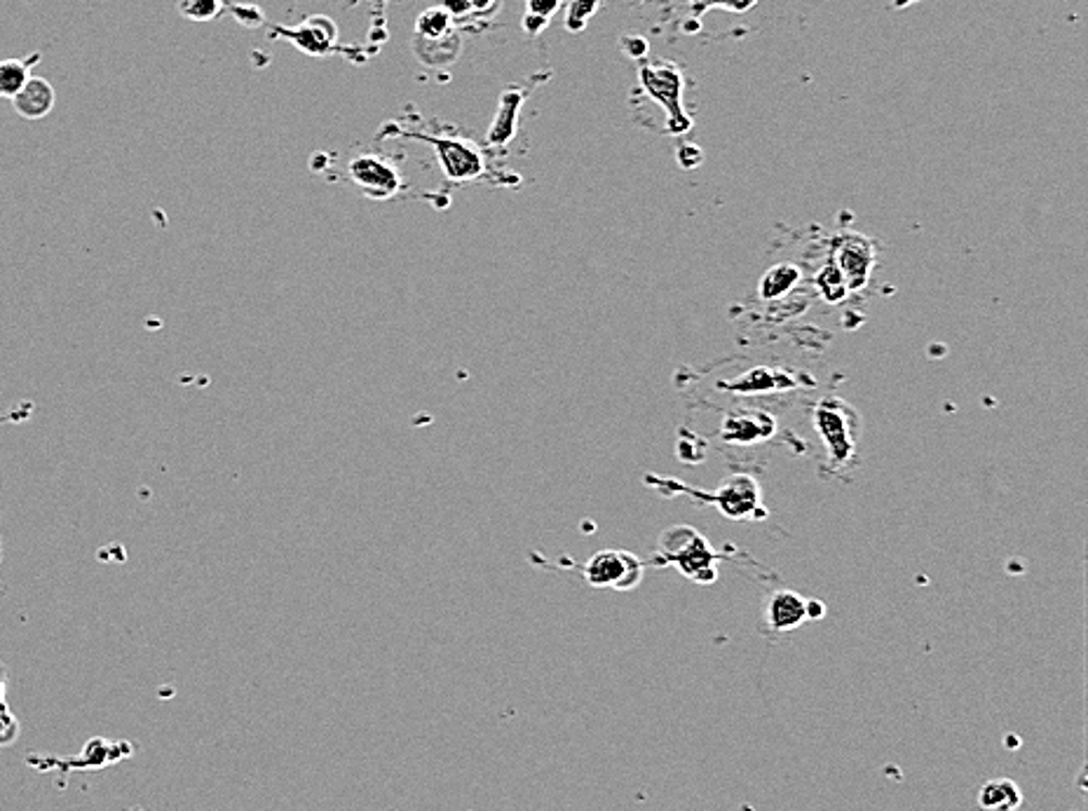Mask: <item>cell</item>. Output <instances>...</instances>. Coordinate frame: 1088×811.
I'll return each instance as SVG.
<instances>
[{
	"label": "cell",
	"instance_id": "obj_1",
	"mask_svg": "<svg viewBox=\"0 0 1088 811\" xmlns=\"http://www.w3.org/2000/svg\"><path fill=\"white\" fill-rule=\"evenodd\" d=\"M659 553L669 563L678 565L688 579L712 584L718 577L716 551L708 547L702 533L690 525H673L659 539Z\"/></svg>",
	"mask_w": 1088,
	"mask_h": 811
},
{
	"label": "cell",
	"instance_id": "obj_2",
	"mask_svg": "<svg viewBox=\"0 0 1088 811\" xmlns=\"http://www.w3.org/2000/svg\"><path fill=\"white\" fill-rule=\"evenodd\" d=\"M639 80L643 92L667 113V132H690L692 117L683 109V75L678 66L671 62H643L639 66Z\"/></svg>",
	"mask_w": 1088,
	"mask_h": 811
},
{
	"label": "cell",
	"instance_id": "obj_3",
	"mask_svg": "<svg viewBox=\"0 0 1088 811\" xmlns=\"http://www.w3.org/2000/svg\"><path fill=\"white\" fill-rule=\"evenodd\" d=\"M411 137L432 146L446 182L460 186V184H472L477 178L486 176V160H483V153L472 141L453 137H428V134L420 132L411 134Z\"/></svg>",
	"mask_w": 1088,
	"mask_h": 811
},
{
	"label": "cell",
	"instance_id": "obj_4",
	"mask_svg": "<svg viewBox=\"0 0 1088 811\" xmlns=\"http://www.w3.org/2000/svg\"><path fill=\"white\" fill-rule=\"evenodd\" d=\"M582 577L592 584L594 589H615V591H631L636 589L643 579V563L629 551L606 549L594 553L582 565Z\"/></svg>",
	"mask_w": 1088,
	"mask_h": 811
},
{
	"label": "cell",
	"instance_id": "obj_5",
	"mask_svg": "<svg viewBox=\"0 0 1088 811\" xmlns=\"http://www.w3.org/2000/svg\"><path fill=\"white\" fill-rule=\"evenodd\" d=\"M355 186L371 200H392L401 190V174L387 158L378 153L357 155L347 164Z\"/></svg>",
	"mask_w": 1088,
	"mask_h": 811
},
{
	"label": "cell",
	"instance_id": "obj_6",
	"mask_svg": "<svg viewBox=\"0 0 1088 811\" xmlns=\"http://www.w3.org/2000/svg\"><path fill=\"white\" fill-rule=\"evenodd\" d=\"M816 429H819L824 444L828 446L830 460L844 462L854 453V434L848 420V403H828L824 401L816 409Z\"/></svg>",
	"mask_w": 1088,
	"mask_h": 811
},
{
	"label": "cell",
	"instance_id": "obj_7",
	"mask_svg": "<svg viewBox=\"0 0 1088 811\" xmlns=\"http://www.w3.org/2000/svg\"><path fill=\"white\" fill-rule=\"evenodd\" d=\"M807 620V600L798 591H775L765 603V624L777 634H789Z\"/></svg>",
	"mask_w": 1088,
	"mask_h": 811
},
{
	"label": "cell",
	"instance_id": "obj_8",
	"mask_svg": "<svg viewBox=\"0 0 1088 811\" xmlns=\"http://www.w3.org/2000/svg\"><path fill=\"white\" fill-rule=\"evenodd\" d=\"M836 259H838L836 267L840 270L844 284H848V287H852V289L864 287L870 277L873 253L868 251L861 235H848V239L842 242Z\"/></svg>",
	"mask_w": 1088,
	"mask_h": 811
},
{
	"label": "cell",
	"instance_id": "obj_9",
	"mask_svg": "<svg viewBox=\"0 0 1088 811\" xmlns=\"http://www.w3.org/2000/svg\"><path fill=\"white\" fill-rule=\"evenodd\" d=\"M57 92L50 80L32 75L22 92L12 99V107L24 120H42L54 111Z\"/></svg>",
	"mask_w": 1088,
	"mask_h": 811
},
{
	"label": "cell",
	"instance_id": "obj_10",
	"mask_svg": "<svg viewBox=\"0 0 1088 811\" xmlns=\"http://www.w3.org/2000/svg\"><path fill=\"white\" fill-rule=\"evenodd\" d=\"M338 28L329 17H310L304 26L296 28V32H286L296 45L304 48L308 54H326L336 42Z\"/></svg>",
	"mask_w": 1088,
	"mask_h": 811
},
{
	"label": "cell",
	"instance_id": "obj_11",
	"mask_svg": "<svg viewBox=\"0 0 1088 811\" xmlns=\"http://www.w3.org/2000/svg\"><path fill=\"white\" fill-rule=\"evenodd\" d=\"M978 804L986 811H1018L1023 804V790L1011 778H990L978 790Z\"/></svg>",
	"mask_w": 1088,
	"mask_h": 811
},
{
	"label": "cell",
	"instance_id": "obj_12",
	"mask_svg": "<svg viewBox=\"0 0 1088 811\" xmlns=\"http://www.w3.org/2000/svg\"><path fill=\"white\" fill-rule=\"evenodd\" d=\"M521 95L519 92H507L503 97L500 111H497L493 127L489 132V144L491 146H507L514 134H517V123H519V111H521Z\"/></svg>",
	"mask_w": 1088,
	"mask_h": 811
},
{
	"label": "cell",
	"instance_id": "obj_13",
	"mask_svg": "<svg viewBox=\"0 0 1088 811\" xmlns=\"http://www.w3.org/2000/svg\"><path fill=\"white\" fill-rule=\"evenodd\" d=\"M28 68L32 66L22 62V59H3L0 62V97L10 101L17 97L28 78H32Z\"/></svg>",
	"mask_w": 1088,
	"mask_h": 811
},
{
	"label": "cell",
	"instance_id": "obj_14",
	"mask_svg": "<svg viewBox=\"0 0 1088 811\" xmlns=\"http://www.w3.org/2000/svg\"><path fill=\"white\" fill-rule=\"evenodd\" d=\"M800 279V270L793 267V265H777L769 270V273L763 277L761 282V296L767 300V298H779L783 294H789L795 284Z\"/></svg>",
	"mask_w": 1088,
	"mask_h": 811
},
{
	"label": "cell",
	"instance_id": "obj_15",
	"mask_svg": "<svg viewBox=\"0 0 1088 811\" xmlns=\"http://www.w3.org/2000/svg\"><path fill=\"white\" fill-rule=\"evenodd\" d=\"M418 38H425L430 42H436L442 38H448L450 34V12L446 8H430L420 14V20L416 24Z\"/></svg>",
	"mask_w": 1088,
	"mask_h": 811
},
{
	"label": "cell",
	"instance_id": "obj_16",
	"mask_svg": "<svg viewBox=\"0 0 1088 811\" xmlns=\"http://www.w3.org/2000/svg\"><path fill=\"white\" fill-rule=\"evenodd\" d=\"M225 8V0H178V12L190 22L217 20Z\"/></svg>",
	"mask_w": 1088,
	"mask_h": 811
},
{
	"label": "cell",
	"instance_id": "obj_17",
	"mask_svg": "<svg viewBox=\"0 0 1088 811\" xmlns=\"http://www.w3.org/2000/svg\"><path fill=\"white\" fill-rule=\"evenodd\" d=\"M598 5H601V0H570L568 17H566V24H568L570 32H582L586 22L594 17Z\"/></svg>",
	"mask_w": 1088,
	"mask_h": 811
},
{
	"label": "cell",
	"instance_id": "obj_18",
	"mask_svg": "<svg viewBox=\"0 0 1088 811\" xmlns=\"http://www.w3.org/2000/svg\"><path fill=\"white\" fill-rule=\"evenodd\" d=\"M688 3H690L692 14H704L712 8H722V10H730L737 14H744L751 8L758 5V0H688Z\"/></svg>",
	"mask_w": 1088,
	"mask_h": 811
},
{
	"label": "cell",
	"instance_id": "obj_19",
	"mask_svg": "<svg viewBox=\"0 0 1088 811\" xmlns=\"http://www.w3.org/2000/svg\"><path fill=\"white\" fill-rule=\"evenodd\" d=\"M561 0H528V17H537V22L547 24L552 14L558 10Z\"/></svg>",
	"mask_w": 1088,
	"mask_h": 811
},
{
	"label": "cell",
	"instance_id": "obj_20",
	"mask_svg": "<svg viewBox=\"0 0 1088 811\" xmlns=\"http://www.w3.org/2000/svg\"><path fill=\"white\" fill-rule=\"evenodd\" d=\"M17 720L12 718V713L5 709V703H0V746H8L14 737H17Z\"/></svg>",
	"mask_w": 1088,
	"mask_h": 811
},
{
	"label": "cell",
	"instance_id": "obj_21",
	"mask_svg": "<svg viewBox=\"0 0 1088 811\" xmlns=\"http://www.w3.org/2000/svg\"><path fill=\"white\" fill-rule=\"evenodd\" d=\"M233 14H235V20L239 24H245V26H256V24L263 22V12L259 8H254V5H247V8L235 5Z\"/></svg>",
	"mask_w": 1088,
	"mask_h": 811
},
{
	"label": "cell",
	"instance_id": "obj_22",
	"mask_svg": "<svg viewBox=\"0 0 1088 811\" xmlns=\"http://www.w3.org/2000/svg\"><path fill=\"white\" fill-rule=\"evenodd\" d=\"M826 614V606L819 600H807V620H821Z\"/></svg>",
	"mask_w": 1088,
	"mask_h": 811
},
{
	"label": "cell",
	"instance_id": "obj_23",
	"mask_svg": "<svg viewBox=\"0 0 1088 811\" xmlns=\"http://www.w3.org/2000/svg\"><path fill=\"white\" fill-rule=\"evenodd\" d=\"M5 687H8V669L0 662V703H5Z\"/></svg>",
	"mask_w": 1088,
	"mask_h": 811
},
{
	"label": "cell",
	"instance_id": "obj_24",
	"mask_svg": "<svg viewBox=\"0 0 1088 811\" xmlns=\"http://www.w3.org/2000/svg\"><path fill=\"white\" fill-rule=\"evenodd\" d=\"M913 3H917V0H891V5H894V8H899V10H903V8H908V5H913Z\"/></svg>",
	"mask_w": 1088,
	"mask_h": 811
},
{
	"label": "cell",
	"instance_id": "obj_25",
	"mask_svg": "<svg viewBox=\"0 0 1088 811\" xmlns=\"http://www.w3.org/2000/svg\"><path fill=\"white\" fill-rule=\"evenodd\" d=\"M129 811H141V809H129Z\"/></svg>",
	"mask_w": 1088,
	"mask_h": 811
}]
</instances>
